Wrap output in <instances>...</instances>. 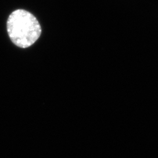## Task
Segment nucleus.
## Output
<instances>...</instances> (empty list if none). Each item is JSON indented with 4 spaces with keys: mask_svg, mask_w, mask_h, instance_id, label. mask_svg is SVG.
<instances>
[{
    "mask_svg": "<svg viewBox=\"0 0 158 158\" xmlns=\"http://www.w3.org/2000/svg\"><path fill=\"white\" fill-rule=\"evenodd\" d=\"M7 31L12 42L21 48L33 45L42 33L40 24L35 16L24 9L11 13L7 21Z\"/></svg>",
    "mask_w": 158,
    "mask_h": 158,
    "instance_id": "nucleus-1",
    "label": "nucleus"
}]
</instances>
